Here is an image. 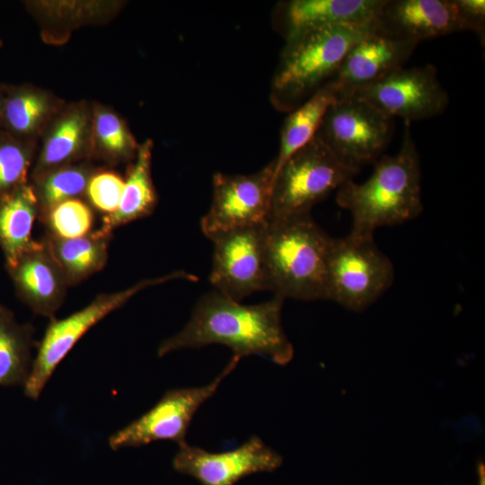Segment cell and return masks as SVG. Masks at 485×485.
Returning <instances> with one entry per match:
<instances>
[{
    "label": "cell",
    "instance_id": "10",
    "mask_svg": "<svg viewBox=\"0 0 485 485\" xmlns=\"http://www.w3.org/2000/svg\"><path fill=\"white\" fill-rule=\"evenodd\" d=\"M349 95L409 124L440 115L449 104V96L438 80L437 70L430 64L397 68Z\"/></svg>",
    "mask_w": 485,
    "mask_h": 485
},
{
    "label": "cell",
    "instance_id": "11",
    "mask_svg": "<svg viewBox=\"0 0 485 485\" xmlns=\"http://www.w3.org/2000/svg\"><path fill=\"white\" fill-rule=\"evenodd\" d=\"M266 225L234 228L209 237L213 243L209 281L215 290L237 302L267 290Z\"/></svg>",
    "mask_w": 485,
    "mask_h": 485
},
{
    "label": "cell",
    "instance_id": "14",
    "mask_svg": "<svg viewBox=\"0 0 485 485\" xmlns=\"http://www.w3.org/2000/svg\"><path fill=\"white\" fill-rule=\"evenodd\" d=\"M376 23L384 34L418 42L467 31L455 0H385Z\"/></svg>",
    "mask_w": 485,
    "mask_h": 485
},
{
    "label": "cell",
    "instance_id": "8",
    "mask_svg": "<svg viewBox=\"0 0 485 485\" xmlns=\"http://www.w3.org/2000/svg\"><path fill=\"white\" fill-rule=\"evenodd\" d=\"M393 119L353 95L332 102L315 136L343 163L360 172L375 163L391 141Z\"/></svg>",
    "mask_w": 485,
    "mask_h": 485
},
{
    "label": "cell",
    "instance_id": "32",
    "mask_svg": "<svg viewBox=\"0 0 485 485\" xmlns=\"http://www.w3.org/2000/svg\"><path fill=\"white\" fill-rule=\"evenodd\" d=\"M3 99H4V89H3V87H0V120H1V111H2V106H3Z\"/></svg>",
    "mask_w": 485,
    "mask_h": 485
},
{
    "label": "cell",
    "instance_id": "20",
    "mask_svg": "<svg viewBox=\"0 0 485 485\" xmlns=\"http://www.w3.org/2000/svg\"><path fill=\"white\" fill-rule=\"evenodd\" d=\"M111 234L99 228L77 238L62 239L46 234L44 240L68 286H75L104 268Z\"/></svg>",
    "mask_w": 485,
    "mask_h": 485
},
{
    "label": "cell",
    "instance_id": "25",
    "mask_svg": "<svg viewBox=\"0 0 485 485\" xmlns=\"http://www.w3.org/2000/svg\"><path fill=\"white\" fill-rule=\"evenodd\" d=\"M94 172L85 163H73L57 168L31 184L39 204V219L52 207L84 194L88 181Z\"/></svg>",
    "mask_w": 485,
    "mask_h": 485
},
{
    "label": "cell",
    "instance_id": "22",
    "mask_svg": "<svg viewBox=\"0 0 485 485\" xmlns=\"http://www.w3.org/2000/svg\"><path fill=\"white\" fill-rule=\"evenodd\" d=\"M34 328L0 304V386H24L32 366Z\"/></svg>",
    "mask_w": 485,
    "mask_h": 485
},
{
    "label": "cell",
    "instance_id": "13",
    "mask_svg": "<svg viewBox=\"0 0 485 485\" xmlns=\"http://www.w3.org/2000/svg\"><path fill=\"white\" fill-rule=\"evenodd\" d=\"M282 456L259 436L240 446L212 453L185 443L172 459L173 469L197 480L201 485H234L259 472H272L282 464Z\"/></svg>",
    "mask_w": 485,
    "mask_h": 485
},
{
    "label": "cell",
    "instance_id": "15",
    "mask_svg": "<svg viewBox=\"0 0 485 485\" xmlns=\"http://www.w3.org/2000/svg\"><path fill=\"white\" fill-rule=\"evenodd\" d=\"M419 42L384 34L378 30L360 40L348 52L331 80L338 98L349 95L392 70L402 67Z\"/></svg>",
    "mask_w": 485,
    "mask_h": 485
},
{
    "label": "cell",
    "instance_id": "23",
    "mask_svg": "<svg viewBox=\"0 0 485 485\" xmlns=\"http://www.w3.org/2000/svg\"><path fill=\"white\" fill-rule=\"evenodd\" d=\"M338 98L336 84L330 81L313 96L289 112L284 121L275 174L283 163L316 134L328 107Z\"/></svg>",
    "mask_w": 485,
    "mask_h": 485
},
{
    "label": "cell",
    "instance_id": "9",
    "mask_svg": "<svg viewBox=\"0 0 485 485\" xmlns=\"http://www.w3.org/2000/svg\"><path fill=\"white\" fill-rule=\"evenodd\" d=\"M239 360L233 357L224 370L207 385L169 390L145 414L114 433L109 439L110 446L118 450L159 440L173 441L179 445L187 443L186 435L194 415L214 395Z\"/></svg>",
    "mask_w": 485,
    "mask_h": 485
},
{
    "label": "cell",
    "instance_id": "1",
    "mask_svg": "<svg viewBox=\"0 0 485 485\" xmlns=\"http://www.w3.org/2000/svg\"><path fill=\"white\" fill-rule=\"evenodd\" d=\"M283 303V298L274 295L248 305L216 290L207 293L194 306L184 328L160 344L157 356L219 344L228 347L239 359L260 355L285 366L292 360L294 348L282 326Z\"/></svg>",
    "mask_w": 485,
    "mask_h": 485
},
{
    "label": "cell",
    "instance_id": "30",
    "mask_svg": "<svg viewBox=\"0 0 485 485\" xmlns=\"http://www.w3.org/2000/svg\"><path fill=\"white\" fill-rule=\"evenodd\" d=\"M467 31L475 32L481 40H484L485 32V1L455 0Z\"/></svg>",
    "mask_w": 485,
    "mask_h": 485
},
{
    "label": "cell",
    "instance_id": "18",
    "mask_svg": "<svg viewBox=\"0 0 485 485\" xmlns=\"http://www.w3.org/2000/svg\"><path fill=\"white\" fill-rule=\"evenodd\" d=\"M153 141L138 145L134 162L124 180V189L118 209L101 218V229H114L151 215L157 204V195L151 174Z\"/></svg>",
    "mask_w": 485,
    "mask_h": 485
},
{
    "label": "cell",
    "instance_id": "29",
    "mask_svg": "<svg viewBox=\"0 0 485 485\" xmlns=\"http://www.w3.org/2000/svg\"><path fill=\"white\" fill-rule=\"evenodd\" d=\"M123 189L124 179L118 173L98 171L90 177L84 194L90 207L104 216L118 209Z\"/></svg>",
    "mask_w": 485,
    "mask_h": 485
},
{
    "label": "cell",
    "instance_id": "3",
    "mask_svg": "<svg viewBox=\"0 0 485 485\" xmlns=\"http://www.w3.org/2000/svg\"><path fill=\"white\" fill-rule=\"evenodd\" d=\"M377 23L313 29L286 39L273 75L272 105L290 112L335 76L349 49Z\"/></svg>",
    "mask_w": 485,
    "mask_h": 485
},
{
    "label": "cell",
    "instance_id": "27",
    "mask_svg": "<svg viewBox=\"0 0 485 485\" xmlns=\"http://www.w3.org/2000/svg\"><path fill=\"white\" fill-rule=\"evenodd\" d=\"M33 146L0 130V202L27 184Z\"/></svg>",
    "mask_w": 485,
    "mask_h": 485
},
{
    "label": "cell",
    "instance_id": "6",
    "mask_svg": "<svg viewBox=\"0 0 485 485\" xmlns=\"http://www.w3.org/2000/svg\"><path fill=\"white\" fill-rule=\"evenodd\" d=\"M394 277L393 264L374 235L349 233L332 238L326 263V300L362 312L391 287Z\"/></svg>",
    "mask_w": 485,
    "mask_h": 485
},
{
    "label": "cell",
    "instance_id": "24",
    "mask_svg": "<svg viewBox=\"0 0 485 485\" xmlns=\"http://www.w3.org/2000/svg\"><path fill=\"white\" fill-rule=\"evenodd\" d=\"M0 127L24 139L37 132L51 111L46 94L25 86L4 88Z\"/></svg>",
    "mask_w": 485,
    "mask_h": 485
},
{
    "label": "cell",
    "instance_id": "28",
    "mask_svg": "<svg viewBox=\"0 0 485 485\" xmlns=\"http://www.w3.org/2000/svg\"><path fill=\"white\" fill-rule=\"evenodd\" d=\"M40 220L46 226L47 235L72 239L93 231L94 212L83 199L71 198L52 207Z\"/></svg>",
    "mask_w": 485,
    "mask_h": 485
},
{
    "label": "cell",
    "instance_id": "21",
    "mask_svg": "<svg viewBox=\"0 0 485 485\" xmlns=\"http://www.w3.org/2000/svg\"><path fill=\"white\" fill-rule=\"evenodd\" d=\"M39 204L32 185L26 184L0 202V248L10 266L33 243Z\"/></svg>",
    "mask_w": 485,
    "mask_h": 485
},
{
    "label": "cell",
    "instance_id": "16",
    "mask_svg": "<svg viewBox=\"0 0 485 485\" xmlns=\"http://www.w3.org/2000/svg\"><path fill=\"white\" fill-rule=\"evenodd\" d=\"M5 269L18 298L36 314L53 319L69 286L44 238Z\"/></svg>",
    "mask_w": 485,
    "mask_h": 485
},
{
    "label": "cell",
    "instance_id": "19",
    "mask_svg": "<svg viewBox=\"0 0 485 485\" xmlns=\"http://www.w3.org/2000/svg\"><path fill=\"white\" fill-rule=\"evenodd\" d=\"M88 130L89 117L84 109L75 108L62 114L44 140L31 173L33 181L81 158L85 154Z\"/></svg>",
    "mask_w": 485,
    "mask_h": 485
},
{
    "label": "cell",
    "instance_id": "26",
    "mask_svg": "<svg viewBox=\"0 0 485 485\" xmlns=\"http://www.w3.org/2000/svg\"><path fill=\"white\" fill-rule=\"evenodd\" d=\"M97 149L110 161L134 159L138 145L124 121L113 111L98 109L93 119Z\"/></svg>",
    "mask_w": 485,
    "mask_h": 485
},
{
    "label": "cell",
    "instance_id": "2",
    "mask_svg": "<svg viewBox=\"0 0 485 485\" xmlns=\"http://www.w3.org/2000/svg\"><path fill=\"white\" fill-rule=\"evenodd\" d=\"M405 125L397 154L382 155L366 181L350 180L337 190V204L351 216L349 233L374 235L378 228L403 224L423 211L420 157L410 124Z\"/></svg>",
    "mask_w": 485,
    "mask_h": 485
},
{
    "label": "cell",
    "instance_id": "5",
    "mask_svg": "<svg viewBox=\"0 0 485 485\" xmlns=\"http://www.w3.org/2000/svg\"><path fill=\"white\" fill-rule=\"evenodd\" d=\"M358 172L314 136L276 172L268 222L311 213L316 204Z\"/></svg>",
    "mask_w": 485,
    "mask_h": 485
},
{
    "label": "cell",
    "instance_id": "17",
    "mask_svg": "<svg viewBox=\"0 0 485 485\" xmlns=\"http://www.w3.org/2000/svg\"><path fill=\"white\" fill-rule=\"evenodd\" d=\"M385 0H291L280 4L285 38L302 31L338 25L376 22Z\"/></svg>",
    "mask_w": 485,
    "mask_h": 485
},
{
    "label": "cell",
    "instance_id": "31",
    "mask_svg": "<svg viewBox=\"0 0 485 485\" xmlns=\"http://www.w3.org/2000/svg\"><path fill=\"white\" fill-rule=\"evenodd\" d=\"M478 485H485V467L483 463H480L478 465Z\"/></svg>",
    "mask_w": 485,
    "mask_h": 485
},
{
    "label": "cell",
    "instance_id": "7",
    "mask_svg": "<svg viewBox=\"0 0 485 485\" xmlns=\"http://www.w3.org/2000/svg\"><path fill=\"white\" fill-rule=\"evenodd\" d=\"M178 279L194 282L198 278L184 270L146 278L123 290L100 294L88 305L66 318L51 319L38 345L37 355L24 385L25 395L37 400L59 363L77 341L104 317L123 306L139 292Z\"/></svg>",
    "mask_w": 485,
    "mask_h": 485
},
{
    "label": "cell",
    "instance_id": "12",
    "mask_svg": "<svg viewBox=\"0 0 485 485\" xmlns=\"http://www.w3.org/2000/svg\"><path fill=\"white\" fill-rule=\"evenodd\" d=\"M275 168L273 159L251 174L215 173L212 202L200 220L204 235L267 223Z\"/></svg>",
    "mask_w": 485,
    "mask_h": 485
},
{
    "label": "cell",
    "instance_id": "4",
    "mask_svg": "<svg viewBox=\"0 0 485 485\" xmlns=\"http://www.w3.org/2000/svg\"><path fill=\"white\" fill-rule=\"evenodd\" d=\"M331 240L311 213L267 222V290L284 300H326Z\"/></svg>",
    "mask_w": 485,
    "mask_h": 485
},
{
    "label": "cell",
    "instance_id": "33",
    "mask_svg": "<svg viewBox=\"0 0 485 485\" xmlns=\"http://www.w3.org/2000/svg\"><path fill=\"white\" fill-rule=\"evenodd\" d=\"M0 45H1V43H0Z\"/></svg>",
    "mask_w": 485,
    "mask_h": 485
}]
</instances>
